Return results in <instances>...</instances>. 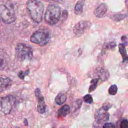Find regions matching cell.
I'll return each instance as SVG.
<instances>
[{"mask_svg": "<svg viewBox=\"0 0 128 128\" xmlns=\"http://www.w3.org/2000/svg\"><path fill=\"white\" fill-rule=\"evenodd\" d=\"M44 1L48 2H58L61 3L64 1V0H44Z\"/></svg>", "mask_w": 128, "mask_h": 128, "instance_id": "24", "label": "cell"}, {"mask_svg": "<svg viewBox=\"0 0 128 128\" xmlns=\"http://www.w3.org/2000/svg\"><path fill=\"white\" fill-rule=\"evenodd\" d=\"M122 40L123 42H124V44H127L128 40H127V38L126 36H123L122 37Z\"/></svg>", "mask_w": 128, "mask_h": 128, "instance_id": "25", "label": "cell"}, {"mask_svg": "<svg viewBox=\"0 0 128 128\" xmlns=\"http://www.w3.org/2000/svg\"><path fill=\"white\" fill-rule=\"evenodd\" d=\"M66 94L64 93L61 92L58 93L57 94V96L55 98L54 100L56 104L58 105H62L66 101Z\"/></svg>", "mask_w": 128, "mask_h": 128, "instance_id": "13", "label": "cell"}, {"mask_svg": "<svg viewBox=\"0 0 128 128\" xmlns=\"http://www.w3.org/2000/svg\"><path fill=\"white\" fill-rule=\"evenodd\" d=\"M61 16V10L59 6L54 4H49L44 14L45 21L48 24H56Z\"/></svg>", "mask_w": 128, "mask_h": 128, "instance_id": "2", "label": "cell"}, {"mask_svg": "<svg viewBox=\"0 0 128 128\" xmlns=\"http://www.w3.org/2000/svg\"><path fill=\"white\" fill-rule=\"evenodd\" d=\"M125 16H126V15H124V14H116V15L112 16V19L114 20H120L124 19L125 18Z\"/></svg>", "mask_w": 128, "mask_h": 128, "instance_id": "20", "label": "cell"}, {"mask_svg": "<svg viewBox=\"0 0 128 128\" xmlns=\"http://www.w3.org/2000/svg\"><path fill=\"white\" fill-rule=\"evenodd\" d=\"M98 79L97 78H94L91 80L90 81L91 84L88 88L89 92H93L96 89L98 84Z\"/></svg>", "mask_w": 128, "mask_h": 128, "instance_id": "17", "label": "cell"}, {"mask_svg": "<svg viewBox=\"0 0 128 128\" xmlns=\"http://www.w3.org/2000/svg\"><path fill=\"white\" fill-rule=\"evenodd\" d=\"M84 2L82 0H79L76 2L74 8V12L76 14H80L83 10Z\"/></svg>", "mask_w": 128, "mask_h": 128, "instance_id": "16", "label": "cell"}, {"mask_svg": "<svg viewBox=\"0 0 128 128\" xmlns=\"http://www.w3.org/2000/svg\"><path fill=\"white\" fill-rule=\"evenodd\" d=\"M102 128H114V125L112 123L107 122L103 125Z\"/></svg>", "mask_w": 128, "mask_h": 128, "instance_id": "23", "label": "cell"}, {"mask_svg": "<svg viewBox=\"0 0 128 128\" xmlns=\"http://www.w3.org/2000/svg\"><path fill=\"white\" fill-rule=\"evenodd\" d=\"M16 102V98L12 95L0 97V111L5 114H10Z\"/></svg>", "mask_w": 128, "mask_h": 128, "instance_id": "6", "label": "cell"}, {"mask_svg": "<svg viewBox=\"0 0 128 128\" xmlns=\"http://www.w3.org/2000/svg\"><path fill=\"white\" fill-rule=\"evenodd\" d=\"M34 94L35 96L38 100L37 110L38 113L42 114L46 112V104H45L44 97L42 96L40 90L39 88H37L35 90Z\"/></svg>", "mask_w": 128, "mask_h": 128, "instance_id": "8", "label": "cell"}, {"mask_svg": "<svg viewBox=\"0 0 128 128\" xmlns=\"http://www.w3.org/2000/svg\"><path fill=\"white\" fill-rule=\"evenodd\" d=\"M9 62V56L6 51L0 48V70L4 69Z\"/></svg>", "mask_w": 128, "mask_h": 128, "instance_id": "9", "label": "cell"}, {"mask_svg": "<svg viewBox=\"0 0 128 128\" xmlns=\"http://www.w3.org/2000/svg\"><path fill=\"white\" fill-rule=\"evenodd\" d=\"M30 72L29 70H25V71H20L18 74V76L20 78V79H24L25 76H27Z\"/></svg>", "mask_w": 128, "mask_h": 128, "instance_id": "19", "label": "cell"}, {"mask_svg": "<svg viewBox=\"0 0 128 128\" xmlns=\"http://www.w3.org/2000/svg\"><path fill=\"white\" fill-rule=\"evenodd\" d=\"M70 112V107L68 104H65L60 108L58 112V117H64L67 116Z\"/></svg>", "mask_w": 128, "mask_h": 128, "instance_id": "12", "label": "cell"}, {"mask_svg": "<svg viewBox=\"0 0 128 128\" xmlns=\"http://www.w3.org/2000/svg\"><path fill=\"white\" fill-rule=\"evenodd\" d=\"M84 100L86 102L88 103V104H91L92 102V100H93L92 96H91V95L88 94L84 96Z\"/></svg>", "mask_w": 128, "mask_h": 128, "instance_id": "21", "label": "cell"}, {"mask_svg": "<svg viewBox=\"0 0 128 128\" xmlns=\"http://www.w3.org/2000/svg\"><path fill=\"white\" fill-rule=\"evenodd\" d=\"M16 54L17 58L20 60H30L32 57V48L24 43H19L16 47Z\"/></svg>", "mask_w": 128, "mask_h": 128, "instance_id": "5", "label": "cell"}, {"mask_svg": "<svg viewBox=\"0 0 128 128\" xmlns=\"http://www.w3.org/2000/svg\"><path fill=\"white\" fill-rule=\"evenodd\" d=\"M120 128H128V120H122L120 124Z\"/></svg>", "mask_w": 128, "mask_h": 128, "instance_id": "22", "label": "cell"}, {"mask_svg": "<svg viewBox=\"0 0 128 128\" xmlns=\"http://www.w3.org/2000/svg\"><path fill=\"white\" fill-rule=\"evenodd\" d=\"M91 26V23L88 20H81L75 24L73 28L74 34L76 36H81Z\"/></svg>", "mask_w": 128, "mask_h": 128, "instance_id": "7", "label": "cell"}, {"mask_svg": "<svg viewBox=\"0 0 128 128\" xmlns=\"http://www.w3.org/2000/svg\"><path fill=\"white\" fill-rule=\"evenodd\" d=\"M26 8L34 22L39 23L42 20L44 6L42 2L37 0H29L26 3Z\"/></svg>", "mask_w": 128, "mask_h": 128, "instance_id": "1", "label": "cell"}, {"mask_svg": "<svg viewBox=\"0 0 128 128\" xmlns=\"http://www.w3.org/2000/svg\"><path fill=\"white\" fill-rule=\"evenodd\" d=\"M119 52L123 58V61L125 62L128 60V56L126 55V52L125 48V46L123 44H120L118 45Z\"/></svg>", "mask_w": 128, "mask_h": 128, "instance_id": "15", "label": "cell"}, {"mask_svg": "<svg viewBox=\"0 0 128 128\" xmlns=\"http://www.w3.org/2000/svg\"><path fill=\"white\" fill-rule=\"evenodd\" d=\"M96 118L98 121H106L108 120V114L106 112H99L96 116Z\"/></svg>", "mask_w": 128, "mask_h": 128, "instance_id": "14", "label": "cell"}, {"mask_svg": "<svg viewBox=\"0 0 128 128\" xmlns=\"http://www.w3.org/2000/svg\"><path fill=\"white\" fill-rule=\"evenodd\" d=\"M0 20L6 24L14 22L16 20V14L13 8L4 4H0Z\"/></svg>", "mask_w": 128, "mask_h": 128, "instance_id": "3", "label": "cell"}, {"mask_svg": "<svg viewBox=\"0 0 128 128\" xmlns=\"http://www.w3.org/2000/svg\"><path fill=\"white\" fill-rule=\"evenodd\" d=\"M118 88L116 84L112 85L108 89V93L110 95H114L117 92Z\"/></svg>", "mask_w": 128, "mask_h": 128, "instance_id": "18", "label": "cell"}, {"mask_svg": "<svg viewBox=\"0 0 128 128\" xmlns=\"http://www.w3.org/2000/svg\"><path fill=\"white\" fill-rule=\"evenodd\" d=\"M12 80L8 77H0V93L10 87Z\"/></svg>", "mask_w": 128, "mask_h": 128, "instance_id": "10", "label": "cell"}, {"mask_svg": "<svg viewBox=\"0 0 128 128\" xmlns=\"http://www.w3.org/2000/svg\"><path fill=\"white\" fill-rule=\"evenodd\" d=\"M50 39V34L46 30H40L32 34L31 36L30 41L36 44L43 46L46 44Z\"/></svg>", "mask_w": 128, "mask_h": 128, "instance_id": "4", "label": "cell"}, {"mask_svg": "<svg viewBox=\"0 0 128 128\" xmlns=\"http://www.w3.org/2000/svg\"><path fill=\"white\" fill-rule=\"evenodd\" d=\"M126 5L128 7V0H126Z\"/></svg>", "mask_w": 128, "mask_h": 128, "instance_id": "26", "label": "cell"}, {"mask_svg": "<svg viewBox=\"0 0 128 128\" xmlns=\"http://www.w3.org/2000/svg\"><path fill=\"white\" fill-rule=\"evenodd\" d=\"M107 6L104 4H102L99 5L94 10V14L97 18L103 17L107 12Z\"/></svg>", "mask_w": 128, "mask_h": 128, "instance_id": "11", "label": "cell"}]
</instances>
